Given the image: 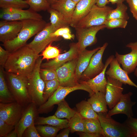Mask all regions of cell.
<instances>
[{"mask_svg": "<svg viewBox=\"0 0 137 137\" xmlns=\"http://www.w3.org/2000/svg\"><path fill=\"white\" fill-rule=\"evenodd\" d=\"M39 56L26 44L11 53L4 68L6 72L28 78L32 72Z\"/></svg>", "mask_w": 137, "mask_h": 137, "instance_id": "obj_1", "label": "cell"}, {"mask_svg": "<svg viewBox=\"0 0 137 137\" xmlns=\"http://www.w3.org/2000/svg\"><path fill=\"white\" fill-rule=\"evenodd\" d=\"M22 21V26L17 37L2 44L5 49L10 53L26 44L29 39L42 30L47 24L43 20L27 19Z\"/></svg>", "mask_w": 137, "mask_h": 137, "instance_id": "obj_2", "label": "cell"}, {"mask_svg": "<svg viewBox=\"0 0 137 137\" xmlns=\"http://www.w3.org/2000/svg\"><path fill=\"white\" fill-rule=\"evenodd\" d=\"M7 73L8 88L16 101L24 107L31 102L28 90L27 77Z\"/></svg>", "mask_w": 137, "mask_h": 137, "instance_id": "obj_3", "label": "cell"}, {"mask_svg": "<svg viewBox=\"0 0 137 137\" xmlns=\"http://www.w3.org/2000/svg\"><path fill=\"white\" fill-rule=\"evenodd\" d=\"M42 59L40 56L37 59L34 69L28 78V90L31 102L39 106L44 103L43 97L44 81L40 74Z\"/></svg>", "mask_w": 137, "mask_h": 137, "instance_id": "obj_4", "label": "cell"}, {"mask_svg": "<svg viewBox=\"0 0 137 137\" xmlns=\"http://www.w3.org/2000/svg\"><path fill=\"white\" fill-rule=\"evenodd\" d=\"M106 113H97L105 137H135L133 132L126 124L118 122L111 117H107Z\"/></svg>", "mask_w": 137, "mask_h": 137, "instance_id": "obj_5", "label": "cell"}, {"mask_svg": "<svg viewBox=\"0 0 137 137\" xmlns=\"http://www.w3.org/2000/svg\"><path fill=\"white\" fill-rule=\"evenodd\" d=\"M77 90H82L87 92L89 93L90 97L95 93L91 90L81 84L73 87H64L59 85L47 101L39 106L37 109L38 113H46L54 105H58L70 93Z\"/></svg>", "mask_w": 137, "mask_h": 137, "instance_id": "obj_6", "label": "cell"}, {"mask_svg": "<svg viewBox=\"0 0 137 137\" xmlns=\"http://www.w3.org/2000/svg\"><path fill=\"white\" fill-rule=\"evenodd\" d=\"M112 9L109 6L100 7L95 4L88 13L78 23L75 28L104 25L107 20L108 14Z\"/></svg>", "mask_w": 137, "mask_h": 137, "instance_id": "obj_7", "label": "cell"}, {"mask_svg": "<svg viewBox=\"0 0 137 137\" xmlns=\"http://www.w3.org/2000/svg\"><path fill=\"white\" fill-rule=\"evenodd\" d=\"M77 58L69 61L56 70L60 86L73 87L80 84L75 75Z\"/></svg>", "mask_w": 137, "mask_h": 137, "instance_id": "obj_8", "label": "cell"}, {"mask_svg": "<svg viewBox=\"0 0 137 137\" xmlns=\"http://www.w3.org/2000/svg\"><path fill=\"white\" fill-rule=\"evenodd\" d=\"M55 31L50 23H48L42 30L36 35L33 40L27 45L39 55L49 44L59 40V37H53L51 36V33Z\"/></svg>", "mask_w": 137, "mask_h": 137, "instance_id": "obj_9", "label": "cell"}, {"mask_svg": "<svg viewBox=\"0 0 137 137\" xmlns=\"http://www.w3.org/2000/svg\"><path fill=\"white\" fill-rule=\"evenodd\" d=\"M106 28L104 25L85 28H75L76 36L77 39L79 53L88 46L97 42L96 35L100 30Z\"/></svg>", "mask_w": 137, "mask_h": 137, "instance_id": "obj_10", "label": "cell"}, {"mask_svg": "<svg viewBox=\"0 0 137 137\" xmlns=\"http://www.w3.org/2000/svg\"><path fill=\"white\" fill-rule=\"evenodd\" d=\"M107 43H105L91 57L89 64L82 73L79 80L87 81L98 75L103 70L105 66L102 62V57Z\"/></svg>", "mask_w": 137, "mask_h": 137, "instance_id": "obj_11", "label": "cell"}, {"mask_svg": "<svg viewBox=\"0 0 137 137\" xmlns=\"http://www.w3.org/2000/svg\"><path fill=\"white\" fill-rule=\"evenodd\" d=\"M0 18L7 21H22L27 19L42 20V16L29 8L27 10L9 8L2 9Z\"/></svg>", "mask_w": 137, "mask_h": 137, "instance_id": "obj_12", "label": "cell"}, {"mask_svg": "<svg viewBox=\"0 0 137 137\" xmlns=\"http://www.w3.org/2000/svg\"><path fill=\"white\" fill-rule=\"evenodd\" d=\"M24 107L16 101L0 102V118L8 124L15 126L21 117Z\"/></svg>", "mask_w": 137, "mask_h": 137, "instance_id": "obj_13", "label": "cell"}, {"mask_svg": "<svg viewBox=\"0 0 137 137\" xmlns=\"http://www.w3.org/2000/svg\"><path fill=\"white\" fill-rule=\"evenodd\" d=\"M105 98L109 108H113L119 101L122 95L123 83L120 81L107 76Z\"/></svg>", "mask_w": 137, "mask_h": 137, "instance_id": "obj_14", "label": "cell"}, {"mask_svg": "<svg viewBox=\"0 0 137 137\" xmlns=\"http://www.w3.org/2000/svg\"><path fill=\"white\" fill-rule=\"evenodd\" d=\"M79 53L78 42L72 43L70 44V49L68 51L59 54L51 61L41 63V68L56 70L65 63L77 58Z\"/></svg>", "mask_w": 137, "mask_h": 137, "instance_id": "obj_15", "label": "cell"}, {"mask_svg": "<svg viewBox=\"0 0 137 137\" xmlns=\"http://www.w3.org/2000/svg\"><path fill=\"white\" fill-rule=\"evenodd\" d=\"M126 46L131 49L130 53L121 55L116 52L115 57L123 69L129 74L134 71L137 66V42H130Z\"/></svg>", "mask_w": 137, "mask_h": 137, "instance_id": "obj_16", "label": "cell"}, {"mask_svg": "<svg viewBox=\"0 0 137 137\" xmlns=\"http://www.w3.org/2000/svg\"><path fill=\"white\" fill-rule=\"evenodd\" d=\"M37 106L31 102L24 107L21 117L17 125L18 137H22L25 129L34 123L35 120L38 116Z\"/></svg>", "mask_w": 137, "mask_h": 137, "instance_id": "obj_17", "label": "cell"}, {"mask_svg": "<svg viewBox=\"0 0 137 137\" xmlns=\"http://www.w3.org/2000/svg\"><path fill=\"white\" fill-rule=\"evenodd\" d=\"M114 58V55L109 57L106 60L105 67L102 72L94 78L87 81L79 80V83L89 88L94 93L101 92L106 93L107 80L105 77L107 68Z\"/></svg>", "mask_w": 137, "mask_h": 137, "instance_id": "obj_18", "label": "cell"}, {"mask_svg": "<svg viewBox=\"0 0 137 137\" xmlns=\"http://www.w3.org/2000/svg\"><path fill=\"white\" fill-rule=\"evenodd\" d=\"M23 25L22 21H7L0 22V41L4 43L16 38Z\"/></svg>", "mask_w": 137, "mask_h": 137, "instance_id": "obj_19", "label": "cell"}, {"mask_svg": "<svg viewBox=\"0 0 137 137\" xmlns=\"http://www.w3.org/2000/svg\"><path fill=\"white\" fill-rule=\"evenodd\" d=\"M132 95V93L131 92L123 94L119 102L106 113V116L110 117L115 114H123L126 115L128 118L133 117L132 107L136 102L131 100V97Z\"/></svg>", "mask_w": 137, "mask_h": 137, "instance_id": "obj_20", "label": "cell"}, {"mask_svg": "<svg viewBox=\"0 0 137 137\" xmlns=\"http://www.w3.org/2000/svg\"><path fill=\"white\" fill-rule=\"evenodd\" d=\"M109 64V68L106 72L107 76L116 79L124 84H128L137 88V85L131 80L128 73L121 67L116 58L112 59Z\"/></svg>", "mask_w": 137, "mask_h": 137, "instance_id": "obj_21", "label": "cell"}, {"mask_svg": "<svg viewBox=\"0 0 137 137\" xmlns=\"http://www.w3.org/2000/svg\"><path fill=\"white\" fill-rule=\"evenodd\" d=\"M96 0H81L76 4L70 24L75 28L78 23L89 12Z\"/></svg>", "mask_w": 137, "mask_h": 137, "instance_id": "obj_22", "label": "cell"}, {"mask_svg": "<svg viewBox=\"0 0 137 137\" xmlns=\"http://www.w3.org/2000/svg\"><path fill=\"white\" fill-rule=\"evenodd\" d=\"M100 47H98L90 50L85 49L79 53L75 71L76 77L78 81L82 73L88 66L91 57Z\"/></svg>", "mask_w": 137, "mask_h": 137, "instance_id": "obj_23", "label": "cell"}, {"mask_svg": "<svg viewBox=\"0 0 137 137\" xmlns=\"http://www.w3.org/2000/svg\"><path fill=\"white\" fill-rule=\"evenodd\" d=\"M77 4L72 0H59L50 7L60 12L70 24Z\"/></svg>", "mask_w": 137, "mask_h": 137, "instance_id": "obj_24", "label": "cell"}, {"mask_svg": "<svg viewBox=\"0 0 137 137\" xmlns=\"http://www.w3.org/2000/svg\"><path fill=\"white\" fill-rule=\"evenodd\" d=\"M87 101L97 113H108L105 93L101 92L95 93L90 96Z\"/></svg>", "mask_w": 137, "mask_h": 137, "instance_id": "obj_25", "label": "cell"}, {"mask_svg": "<svg viewBox=\"0 0 137 137\" xmlns=\"http://www.w3.org/2000/svg\"><path fill=\"white\" fill-rule=\"evenodd\" d=\"M68 121L57 117L55 115L46 117L38 116L35 121V125H48L61 129L68 127Z\"/></svg>", "mask_w": 137, "mask_h": 137, "instance_id": "obj_26", "label": "cell"}, {"mask_svg": "<svg viewBox=\"0 0 137 137\" xmlns=\"http://www.w3.org/2000/svg\"><path fill=\"white\" fill-rule=\"evenodd\" d=\"M77 111L83 119H98V115L88 101L83 100L76 105Z\"/></svg>", "mask_w": 137, "mask_h": 137, "instance_id": "obj_27", "label": "cell"}, {"mask_svg": "<svg viewBox=\"0 0 137 137\" xmlns=\"http://www.w3.org/2000/svg\"><path fill=\"white\" fill-rule=\"evenodd\" d=\"M47 11L50 14V24L55 30L62 27H68L70 24L59 12L50 7Z\"/></svg>", "mask_w": 137, "mask_h": 137, "instance_id": "obj_28", "label": "cell"}, {"mask_svg": "<svg viewBox=\"0 0 137 137\" xmlns=\"http://www.w3.org/2000/svg\"><path fill=\"white\" fill-rule=\"evenodd\" d=\"M15 101L10 91L5 78L3 71L0 70V102L8 103Z\"/></svg>", "mask_w": 137, "mask_h": 137, "instance_id": "obj_29", "label": "cell"}, {"mask_svg": "<svg viewBox=\"0 0 137 137\" xmlns=\"http://www.w3.org/2000/svg\"><path fill=\"white\" fill-rule=\"evenodd\" d=\"M58 105V106L54 115L58 118H66L68 120L76 113V111L70 107L64 99Z\"/></svg>", "mask_w": 137, "mask_h": 137, "instance_id": "obj_30", "label": "cell"}, {"mask_svg": "<svg viewBox=\"0 0 137 137\" xmlns=\"http://www.w3.org/2000/svg\"><path fill=\"white\" fill-rule=\"evenodd\" d=\"M68 121V125L71 133L85 132L83 119L77 111L74 116Z\"/></svg>", "mask_w": 137, "mask_h": 137, "instance_id": "obj_31", "label": "cell"}, {"mask_svg": "<svg viewBox=\"0 0 137 137\" xmlns=\"http://www.w3.org/2000/svg\"><path fill=\"white\" fill-rule=\"evenodd\" d=\"M85 132L98 133L105 137V133L98 119H83Z\"/></svg>", "mask_w": 137, "mask_h": 137, "instance_id": "obj_32", "label": "cell"}, {"mask_svg": "<svg viewBox=\"0 0 137 137\" xmlns=\"http://www.w3.org/2000/svg\"><path fill=\"white\" fill-rule=\"evenodd\" d=\"M127 6L123 3L117 4L116 7L110 11L107 17V20L113 19H121L127 20L129 17L127 11Z\"/></svg>", "mask_w": 137, "mask_h": 137, "instance_id": "obj_33", "label": "cell"}, {"mask_svg": "<svg viewBox=\"0 0 137 137\" xmlns=\"http://www.w3.org/2000/svg\"><path fill=\"white\" fill-rule=\"evenodd\" d=\"M36 128L41 137H55L56 136L58 132L61 128L48 125H39Z\"/></svg>", "mask_w": 137, "mask_h": 137, "instance_id": "obj_34", "label": "cell"}, {"mask_svg": "<svg viewBox=\"0 0 137 137\" xmlns=\"http://www.w3.org/2000/svg\"><path fill=\"white\" fill-rule=\"evenodd\" d=\"M29 7L25 0H0V7L1 9L12 8L23 9Z\"/></svg>", "mask_w": 137, "mask_h": 137, "instance_id": "obj_35", "label": "cell"}, {"mask_svg": "<svg viewBox=\"0 0 137 137\" xmlns=\"http://www.w3.org/2000/svg\"><path fill=\"white\" fill-rule=\"evenodd\" d=\"M29 8L36 12L47 10L50 5L47 0H25Z\"/></svg>", "mask_w": 137, "mask_h": 137, "instance_id": "obj_36", "label": "cell"}, {"mask_svg": "<svg viewBox=\"0 0 137 137\" xmlns=\"http://www.w3.org/2000/svg\"><path fill=\"white\" fill-rule=\"evenodd\" d=\"M44 82L43 97L44 103L57 89L60 85L58 80L57 79Z\"/></svg>", "mask_w": 137, "mask_h": 137, "instance_id": "obj_37", "label": "cell"}, {"mask_svg": "<svg viewBox=\"0 0 137 137\" xmlns=\"http://www.w3.org/2000/svg\"><path fill=\"white\" fill-rule=\"evenodd\" d=\"M51 44H49L43 51L42 55L43 60L55 58L60 54L59 49L56 47L52 46Z\"/></svg>", "mask_w": 137, "mask_h": 137, "instance_id": "obj_38", "label": "cell"}, {"mask_svg": "<svg viewBox=\"0 0 137 137\" xmlns=\"http://www.w3.org/2000/svg\"><path fill=\"white\" fill-rule=\"evenodd\" d=\"M127 23V20L121 19H113L107 20L104 25L106 28L109 29L116 28H125Z\"/></svg>", "mask_w": 137, "mask_h": 137, "instance_id": "obj_39", "label": "cell"}, {"mask_svg": "<svg viewBox=\"0 0 137 137\" xmlns=\"http://www.w3.org/2000/svg\"><path fill=\"white\" fill-rule=\"evenodd\" d=\"M40 73L41 78L44 81L58 79L56 70L49 68H40Z\"/></svg>", "mask_w": 137, "mask_h": 137, "instance_id": "obj_40", "label": "cell"}, {"mask_svg": "<svg viewBox=\"0 0 137 137\" xmlns=\"http://www.w3.org/2000/svg\"><path fill=\"white\" fill-rule=\"evenodd\" d=\"M15 128V126L8 124L0 118V137H6Z\"/></svg>", "mask_w": 137, "mask_h": 137, "instance_id": "obj_41", "label": "cell"}, {"mask_svg": "<svg viewBox=\"0 0 137 137\" xmlns=\"http://www.w3.org/2000/svg\"><path fill=\"white\" fill-rule=\"evenodd\" d=\"M22 137H41L38 132L34 123L33 124L26 128L25 130Z\"/></svg>", "mask_w": 137, "mask_h": 137, "instance_id": "obj_42", "label": "cell"}, {"mask_svg": "<svg viewBox=\"0 0 137 137\" xmlns=\"http://www.w3.org/2000/svg\"><path fill=\"white\" fill-rule=\"evenodd\" d=\"M71 33L70 29L68 27L61 28L51 33V36L53 37H58L61 36L65 39L67 35Z\"/></svg>", "mask_w": 137, "mask_h": 137, "instance_id": "obj_43", "label": "cell"}, {"mask_svg": "<svg viewBox=\"0 0 137 137\" xmlns=\"http://www.w3.org/2000/svg\"><path fill=\"white\" fill-rule=\"evenodd\" d=\"M124 123L131 129L135 137H137V118L133 117L127 118Z\"/></svg>", "mask_w": 137, "mask_h": 137, "instance_id": "obj_44", "label": "cell"}, {"mask_svg": "<svg viewBox=\"0 0 137 137\" xmlns=\"http://www.w3.org/2000/svg\"><path fill=\"white\" fill-rule=\"evenodd\" d=\"M133 17L137 20V0H125Z\"/></svg>", "mask_w": 137, "mask_h": 137, "instance_id": "obj_45", "label": "cell"}, {"mask_svg": "<svg viewBox=\"0 0 137 137\" xmlns=\"http://www.w3.org/2000/svg\"><path fill=\"white\" fill-rule=\"evenodd\" d=\"M11 53L0 46V65L4 67Z\"/></svg>", "mask_w": 137, "mask_h": 137, "instance_id": "obj_46", "label": "cell"}, {"mask_svg": "<svg viewBox=\"0 0 137 137\" xmlns=\"http://www.w3.org/2000/svg\"><path fill=\"white\" fill-rule=\"evenodd\" d=\"M78 134L80 137H104L103 135L98 133L78 132Z\"/></svg>", "mask_w": 137, "mask_h": 137, "instance_id": "obj_47", "label": "cell"}, {"mask_svg": "<svg viewBox=\"0 0 137 137\" xmlns=\"http://www.w3.org/2000/svg\"><path fill=\"white\" fill-rule=\"evenodd\" d=\"M70 132V128L68 127L64 128L62 132L57 134L56 136L57 137H68Z\"/></svg>", "mask_w": 137, "mask_h": 137, "instance_id": "obj_48", "label": "cell"}, {"mask_svg": "<svg viewBox=\"0 0 137 137\" xmlns=\"http://www.w3.org/2000/svg\"><path fill=\"white\" fill-rule=\"evenodd\" d=\"M108 0H96V4L98 6L102 7L109 3Z\"/></svg>", "mask_w": 137, "mask_h": 137, "instance_id": "obj_49", "label": "cell"}, {"mask_svg": "<svg viewBox=\"0 0 137 137\" xmlns=\"http://www.w3.org/2000/svg\"><path fill=\"white\" fill-rule=\"evenodd\" d=\"M18 137L17 131L15 127L14 129L9 133L6 137Z\"/></svg>", "mask_w": 137, "mask_h": 137, "instance_id": "obj_50", "label": "cell"}, {"mask_svg": "<svg viewBox=\"0 0 137 137\" xmlns=\"http://www.w3.org/2000/svg\"><path fill=\"white\" fill-rule=\"evenodd\" d=\"M125 0H108L109 3H111L112 4H119L123 3Z\"/></svg>", "mask_w": 137, "mask_h": 137, "instance_id": "obj_51", "label": "cell"}, {"mask_svg": "<svg viewBox=\"0 0 137 137\" xmlns=\"http://www.w3.org/2000/svg\"><path fill=\"white\" fill-rule=\"evenodd\" d=\"M50 5L53 4L59 0H47Z\"/></svg>", "mask_w": 137, "mask_h": 137, "instance_id": "obj_52", "label": "cell"}, {"mask_svg": "<svg viewBox=\"0 0 137 137\" xmlns=\"http://www.w3.org/2000/svg\"><path fill=\"white\" fill-rule=\"evenodd\" d=\"M134 75L137 77V67L136 68L134 71Z\"/></svg>", "mask_w": 137, "mask_h": 137, "instance_id": "obj_53", "label": "cell"}, {"mask_svg": "<svg viewBox=\"0 0 137 137\" xmlns=\"http://www.w3.org/2000/svg\"><path fill=\"white\" fill-rule=\"evenodd\" d=\"M74 2H75L77 4L81 0H72Z\"/></svg>", "mask_w": 137, "mask_h": 137, "instance_id": "obj_54", "label": "cell"}]
</instances>
